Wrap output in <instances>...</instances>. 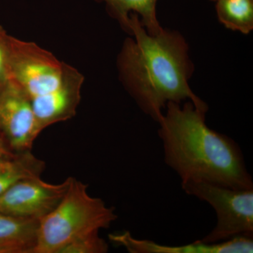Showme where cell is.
<instances>
[{
    "mask_svg": "<svg viewBox=\"0 0 253 253\" xmlns=\"http://www.w3.org/2000/svg\"><path fill=\"white\" fill-rule=\"evenodd\" d=\"M128 33L118 58L123 85L139 109L159 122L168 102L181 104L190 100L198 109L208 106L190 87L194 63L184 36L174 30L163 29L151 35L139 16L129 15Z\"/></svg>",
    "mask_w": 253,
    "mask_h": 253,
    "instance_id": "1",
    "label": "cell"
},
{
    "mask_svg": "<svg viewBox=\"0 0 253 253\" xmlns=\"http://www.w3.org/2000/svg\"><path fill=\"white\" fill-rule=\"evenodd\" d=\"M160 120L158 136L164 161L181 181H206L236 189H253L242 151L234 139L211 129L207 111L192 101L168 102Z\"/></svg>",
    "mask_w": 253,
    "mask_h": 253,
    "instance_id": "2",
    "label": "cell"
},
{
    "mask_svg": "<svg viewBox=\"0 0 253 253\" xmlns=\"http://www.w3.org/2000/svg\"><path fill=\"white\" fill-rule=\"evenodd\" d=\"M88 186L73 177L62 199L39 220L33 253H59L73 240L92 231L109 229L116 220L114 208L91 197Z\"/></svg>",
    "mask_w": 253,
    "mask_h": 253,
    "instance_id": "3",
    "label": "cell"
},
{
    "mask_svg": "<svg viewBox=\"0 0 253 253\" xmlns=\"http://www.w3.org/2000/svg\"><path fill=\"white\" fill-rule=\"evenodd\" d=\"M181 188L186 194L211 205L217 214V225L202 242L214 244L238 236H253V189L195 181H181Z\"/></svg>",
    "mask_w": 253,
    "mask_h": 253,
    "instance_id": "4",
    "label": "cell"
},
{
    "mask_svg": "<svg viewBox=\"0 0 253 253\" xmlns=\"http://www.w3.org/2000/svg\"><path fill=\"white\" fill-rule=\"evenodd\" d=\"M63 63L36 43L9 37V81L31 100L51 92L59 85Z\"/></svg>",
    "mask_w": 253,
    "mask_h": 253,
    "instance_id": "5",
    "label": "cell"
},
{
    "mask_svg": "<svg viewBox=\"0 0 253 253\" xmlns=\"http://www.w3.org/2000/svg\"><path fill=\"white\" fill-rule=\"evenodd\" d=\"M72 179L60 184L46 182L41 176L18 181L0 196V213L40 220L59 204Z\"/></svg>",
    "mask_w": 253,
    "mask_h": 253,
    "instance_id": "6",
    "label": "cell"
},
{
    "mask_svg": "<svg viewBox=\"0 0 253 253\" xmlns=\"http://www.w3.org/2000/svg\"><path fill=\"white\" fill-rule=\"evenodd\" d=\"M0 132L14 153L31 151L42 132L31 99L11 81L0 90Z\"/></svg>",
    "mask_w": 253,
    "mask_h": 253,
    "instance_id": "7",
    "label": "cell"
},
{
    "mask_svg": "<svg viewBox=\"0 0 253 253\" xmlns=\"http://www.w3.org/2000/svg\"><path fill=\"white\" fill-rule=\"evenodd\" d=\"M83 82V75L73 66L64 63L59 85L51 92L31 100L41 131L76 116L81 102Z\"/></svg>",
    "mask_w": 253,
    "mask_h": 253,
    "instance_id": "8",
    "label": "cell"
},
{
    "mask_svg": "<svg viewBox=\"0 0 253 253\" xmlns=\"http://www.w3.org/2000/svg\"><path fill=\"white\" fill-rule=\"evenodd\" d=\"M110 241L131 253H252L253 236H238L227 241L206 244L198 240L193 244L169 246L149 240L134 239L129 231L109 234Z\"/></svg>",
    "mask_w": 253,
    "mask_h": 253,
    "instance_id": "9",
    "label": "cell"
},
{
    "mask_svg": "<svg viewBox=\"0 0 253 253\" xmlns=\"http://www.w3.org/2000/svg\"><path fill=\"white\" fill-rule=\"evenodd\" d=\"M104 2L113 18L118 20L125 31L128 33L129 15L139 16L141 24L151 35H157L163 28L157 18L156 4L158 0H96Z\"/></svg>",
    "mask_w": 253,
    "mask_h": 253,
    "instance_id": "10",
    "label": "cell"
},
{
    "mask_svg": "<svg viewBox=\"0 0 253 253\" xmlns=\"http://www.w3.org/2000/svg\"><path fill=\"white\" fill-rule=\"evenodd\" d=\"M45 168L31 151L16 152L0 159V196L18 181L41 176Z\"/></svg>",
    "mask_w": 253,
    "mask_h": 253,
    "instance_id": "11",
    "label": "cell"
},
{
    "mask_svg": "<svg viewBox=\"0 0 253 253\" xmlns=\"http://www.w3.org/2000/svg\"><path fill=\"white\" fill-rule=\"evenodd\" d=\"M39 220L23 219L0 213V243L13 246L21 253H33Z\"/></svg>",
    "mask_w": 253,
    "mask_h": 253,
    "instance_id": "12",
    "label": "cell"
},
{
    "mask_svg": "<svg viewBox=\"0 0 253 253\" xmlns=\"http://www.w3.org/2000/svg\"><path fill=\"white\" fill-rule=\"evenodd\" d=\"M216 13L227 29L244 35L253 30V0H217Z\"/></svg>",
    "mask_w": 253,
    "mask_h": 253,
    "instance_id": "13",
    "label": "cell"
},
{
    "mask_svg": "<svg viewBox=\"0 0 253 253\" xmlns=\"http://www.w3.org/2000/svg\"><path fill=\"white\" fill-rule=\"evenodd\" d=\"M109 244L100 237L99 231H92L78 237L66 244L59 253H106Z\"/></svg>",
    "mask_w": 253,
    "mask_h": 253,
    "instance_id": "14",
    "label": "cell"
},
{
    "mask_svg": "<svg viewBox=\"0 0 253 253\" xmlns=\"http://www.w3.org/2000/svg\"><path fill=\"white\" fill-rule=\"evenodd\" d=\"M9 35L0 26V90L9 82L8 61H9Z\"/></svg>",
    "mask_w": 253,
    "mask_h": 253,
    "instance_id": "15",
    "label": "cell"
},
{
    "mask_svg": "<svg viewBox=\"0 0 253 253\" xmlns=\"http://www.w3.org/2000/svg\"><path fill=\"white\" fill-rule=\"evenodd\" d=\"M13 154L4 139L0 137V159L6 156H11Z\"/></svg>",
    "mask_w": 253,
    "mask_h": 253,
    "instance_id": "16",
    "label": "cell"
},
{
    "mask_svg": "<svg viewBox=\"0 0 253 253\" xmlns=\"http://www.w3.org/2000/svg\"><path fill=\"white\" fill-rule=\"evenodd\" d=\"M0 253H21L19 250L9 246L0 243Z\"/></svg>",
    "mask_w": 253,
    "mask_h": 253,
    "instance_id": "17",
    "label": "cell"
},
{
    "mask_svg": "<svg viewBox=\"0 0 253 253\" xmlns=\"http://www.w3.org/2000/svg\"><path fill=\"white\" fill-rule=\"evenodd\" d=\"M210 1H217V0H210Z\"/></svg>",
    "mask_w": 253,
    "mask_h": 253,
    "instance_id": "18",
    "label": "cell"
}]
</instances>
